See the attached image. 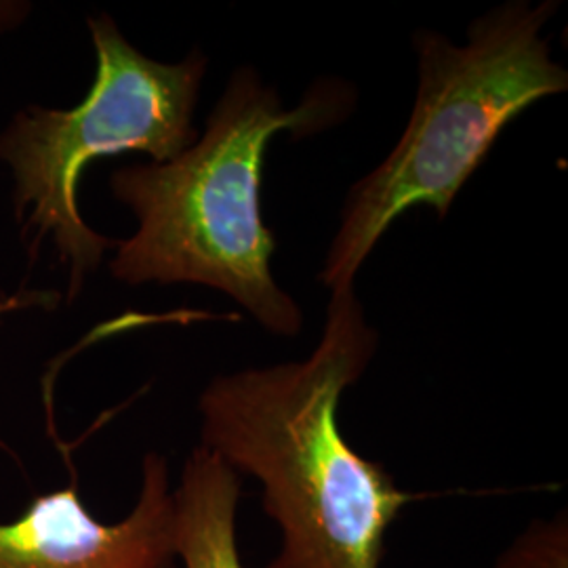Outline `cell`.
Listing matches in <instances>:
<instances>
[{
    "label": "cell",
    "mask_w": 568,
    "mask_h": 568,
    "mask_svg": "<svg viewBox=\"0 0 568 568\" xmlns=\"http://www.w3.org/2000/svg\"><path fill=\"white\" fill-rule=\"evenodd\" d=\"M558 2H508L467 30L466 44L419 30V87L403 138L354 183L326 253L321 283L354 286L358 270L392 224L413 206L443 220L467 180L487 161L501 131L532 103L568 89V72L549 55L544 26Z\"/></svg>",
    "instance_id": "3"
},
{
    "label": "cell",
    "mask_w": 568,
    "mask_h": 568,
    "mask_svg": "<svg viewBox=\"0 0 568 568\" xmlns=\"http://www.w3.org/2000/svg\"><path fill=\"white\" fill-rule=\"evenodd\" d=\"M490 568H568V511L537 516L501 549Z\"/></svg>",
    "instance_id": "7"
},
{
    "label": "cell",
    "mask_w": 568,
    "mask_h": 568,
    "mask_svg": "<svg viewBox=\"0 0 568 568\" xmlns=\"http://www.w3.org/2000/svg\"><path fill=\"white\" fill-rule=\"evenodd\" d=\"M352 105L345 84L321 81L286 110L253 68H239L185 152L112 173V196L138 222L114 246L112 276L133 286L203 284L243 305L265 331L297 335L302 307L272 274L278 244L262 213L265 150L283 131L305 138L339 124Z\"/></svg>",
    "instance_id": "2"
},
{
    "label": "cell",
    "mask_w": 568,
    "mask_h": 568,
    "mask_svg": "<svg viewBox=\"0 0 568 568\" xmlns=\"http://www.w3.org/2000/svg\"><path fill=\"white\" fill-rule=\"evenodd\" d=\"M243 478L203 445L182 467L175 506V551L182 568H244L239 546Z\"/></svg>",
    "instance_id": "6"
},
{
    "label": "cell",
    "mask_w": 568,
    "mask_h": 568,
    "mask_svg": "<svg viewBox=\"0 0 568 568\" xmlns=\"http://www.w3.org/2000/svg\"><path fill=\"white\" fill-rule=\"evenodd\" d=\"M95 79L72 108H21L0 133V163L11 175V206L30 260L49 251L65 274L68 300L116 243L84 222V171L124 152L169 163L199 140L194 112L209 60L192 51L175 63L135 49L110 16L87 21Z\"/></svg>",
    "instance_id": "4"
},
{
    "label": "cell",
    "mask_w": 568,
    "mask_h": 568,
    "mask_svg": "<svg viewBox=\"0 0 568 568\" xmlns=\"http://www.w3.org/2000/svg\"><path fill=\"white\" fill-rule=\"evenodd\" d=\"M61 302V293L51 288H20L16 293L0 295V326L13 314L30 310H55Z\"/></svg>",
    "instance_id": "8"
},
{
    "label": "cell",
    "mask_w": 568,
    "mask_h": 568,
    "mask_svg": "<svg viewBox=\"0 0 568 568\" xmlns=\"http://www.w3.org/2000/svg\"><path fill=\"white\" fill-rule=\"evenodd\" d=\"M377 352L354 286L331 293L321 342L297 363L211 379L199 398L201 445L262 485L281 530L265 568H382L389 528L424 495L345 440L339 403Z\"/></svg>",
    "instance_id": "1"
},
{
    "label": "cell",
    "mask_w": 568,
    "mask_h": 568,
    "mask_svg": "<svg viewBox=\"0 0 568 568\" xmlns=\"http://www.w3.org/2000/svg\"><path fill=\"white\" fill-rule=\"evenodd\" d=\"M0 568H182L169 464L148 453L133 509L112 525L84 506L77 483L39 495L0 523Z\"/></svg>",
    "instance_id": "5"
}]
</instances>
